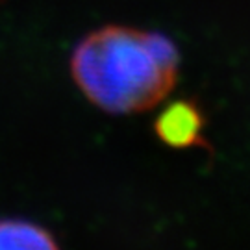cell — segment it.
<instances>
[{"label": "cell", "mask_w": 250, "mask_h": 250, "mask_svg": "<svg viewBox=\"0 0 250 250\" xmlns=\"http://www.w3.org/2000/svg\"><path fill=\"white\" fill-rule=\"evenodd\" d=\"M178 71L180 52L170 37L117 24L89 32L71 56L83 97L115 115L158 106L174 89Z\"/></svg>", "instance_id": "cell-1"}, {"label": "cell", "mask_w": 250, "mask_h": 250, "mask_svg": "<svg viewBox=\"0 0 250 250\" xmlns=\"http://www.w3.org/2000/svg\"><path fill=\"white\" fill-rule=\"evenodd\" d=\"M204 117L191 100L172 102L156 119V134L161 141L174 148H188L204 143Z\"/></svg>", "instance_id": "cell-2"}, {"label": "cell", "mask_w": 250, "mask_h": 250, "mask_svg": "<svg viewBox=\"0 0 250 250\" xmlns=\"http://www.w3.org/2000/svg\"><path fill=\"white\" fill-rule=\"evenodd\" d=\"M0 250H60L46 228L24 219H0Z\"/></svg>", "instance_id": "cell-3"}]
</instances>
